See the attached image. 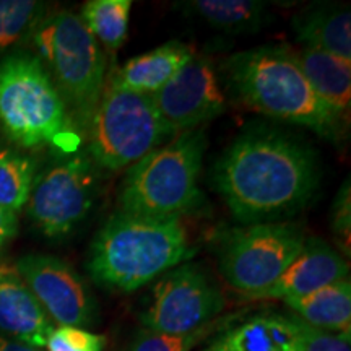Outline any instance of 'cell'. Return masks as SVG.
<instances>
[{
	"label": "cell",
	"mask_w": 351,
	"mask_h": 351,
	"mask_svg": "<svg viewBox=\"0 0 351 351\" xmlns=\"http://www.w3.org/2000/svg\"><path fill=\"white\" fill-rule=\"evenodd\" d=\"M130 10V0H88L78 16L99 46L116 51L127 38Z\"/></svg>",
	"instance_id": "cell-21"
},
{
	"label": "cell",
	"mask_w": 351,
	"mask_h": 351,
	"mask_svg": "<svg viewBox=\"0 0 351 351\" xmlns=\"http://www.w3.org/2000/svg\"><path fill=\"white\" fill-rule=\"evenodd\" d=\"M36 161L25 153L0 150V207L19 213L28 204L36 182Z\"/></svg>",
	"instance_id": "cell-22"
},
{
	"label": "cell",
	"mask_w": 351,
	"mask_h": 351,
	"mask_svg": "<svg viewBox=\"0 0 351 351\" xmlns=\"http://www.w3.org/2000/svg\"><path fill=\"white\" fill-rule=\"evenodd\" d=\"M298 324H300L298 351H351L350 332L333 333L319 330V328L307 326L300 319H298Z\"/></svg>",
	"instance_id": "cell-26"
},
{
	"label": "cell",
	"mask_w": 351,
	"mask_h": 351,
	"mask_svg": "<svg viewBox=\"0 0 351 351\" xmlns=\"http://www.w3.org/2000/svg\"><path fill=\"white\" fill-rule=\"evenodd\" d=\"M215 328H217V320L207 324L199 330L184 333V335L153 332L143 328V330L135 333L125 351H192L200 341L212 335Z\"/></svg>",
	"instance_id": "cell-24"
},
{
	"label": "cell",
	"mask_w": 351,
	"mask_h": 351,
	"mask_svg": "<svg viewBox=\"0 0 351 351\" xmlns=\"http://www.w3.org/2000/svg\"><path fill=\"white\" fill-rule=\"evenodd\" d=\"M26 287L57 326L93 327L98 302L83 276L62 258L29 254L15 265Z\"/></svg>",
	"instance_id": "cell-11"
},
{
	"label": "cell",
	"mask_w": 351,
	"mask_h": 351,
	"mask_svg": "<svg viewBox=\"0 0 351 351\" xmlns=\"http://www.w3.org/2000/svg\"><path fill=\"white\" fill-rule=\"evenodd\" d=\"M46 5L36 0H0V56L19 44L28 43Z\"/></svg>",
	"instance_id": "cell-23"
},
{
	"label": "cell",
	"mask_w": 351,
	"mask_h": 351,
	"mask_svg": "<svg viewBox=\"0 0 351 351\" xmlns=\"http://www.w3.org/2000/svg\"><path fill=\"white\" fill-rule=\"evenodd\" d=\"M0 125L21 148L78 143L67 104L41 60L13 52L0 62Z\"/></svg>",
	"instance_id": "cell-6"
},
{
	"label": "cell",
	"mask_w": 351,
	"mask_h": 351,
	"mask_svg": "<svg viewBox=\"0 0 351 351\" xmlns=\"http://www.w3.org/2000/svg\"><path fill=\"white\" fill-rule=\"evenodd\" d=\"M152 98L171 138L200 129L226 109V96L213 64L195 54Z\"/></svg>",
	"instance_id": "cell-12"
},
{
	"label": "cell",
	"mask_w": 351,
	"mask_h": 351,
	"mask_svg": "<svg viewBox=\"0 0 351 351\" xmlns=\"http://www.w3.org/2000/svg\"><path fill=\"white\" fill-rule=\"evenodd\" d=\"M88 155L99 169L132 168L171 138L152 96L106 80L88 125Z\"/></svg>",
	"instance_id": "cell-7"
},
{
	"label": "cell",
	"mask_w": 351,
	"mask_h": 351,
	"mask_svg": "<svg viewBox=\"0 0 351 351\" xmlns=\"http://www.w3.org/2000/svg\"><path fill=\"white\" fill-rule=\"evenodd\" d=\"M350 265L330 244L319 238H306L300 256L257 300H293L341 280H348Z\"/></svg>",
	"instance_id": "cell-13"
},
{
	"label": "cell",
	"mask_w": 351,
	"mask_h": 351,
	"mask_svg": "<svg viewBox=\"0 0 351 351\" xmlns=\"http://www.w3.org/2000/svg\"><path fill=\"white\" fill-rule=\"evenodd\" d=\"M293 54L319 98L348 124L351 111V60L307 46L293 49Z\"/></svg>",
	"instance_id": "cell-18"
},
{
	"label": "cell",
	"mask_w": 351,
	"mask_h": 351,
	"mask_svg": "<svg viewBox=\"0 0 351 351\" xmlns=\"http://www.w3.org/2000/svg\"><path fill=\"white\" fill-rule=\"evenodd\" d=\"M301 46L351 60V12L345 3H314L291 20Z\"/></svg>",
	"instance_id": "cell-17"
},
{
	"label": "cell",
	"mask_w": 351,
	"mask_h": 351,
	"mask_svg": "<svg viewBox=\"0 0 351 351\" xmlns=\"http://www.w3.org/2000/svg\"><path fill=\"white\" fill-rule=\"evenodd\" d=\"M54 327L15 267H0V330L13 340L44 348Z\"/></svg>",
	"instance_id": "cell-14"
},
{
	"label": "cell",
	"mask_w": 351,
	"mask_h": 351,
	"mask_svg": "<svg viewBox=\"0 0 351 351\" xmlns=\"http://www.w3.org/2000/svg\"><path fill=\"white\" fill-rule=\"evenodd\" d=\"M207 137L202 129L169 138L129 168L119 210L148 218H181L202 205L199 179Z\"/></svg>",
	"instance_id": "cell-5"
},
{
	"label": "cell",
	"mask_w": 351,
	"mask_h": 351,
	"mask_svg": "<svg viewBox=\"0 0 351 351\" xmlns=\"http://www.w3.org/2000/svg\"><path fill=\"white\" fill-rule=\"evenodd\" d=\"M99 192V168L86 153L52 166L34 182L28 215L47 238H62L88 217Z\"/></svg>",
	"instance_id": "cell-9"
},
{
	"label": "cell",
	"mask_w": 351,
	"mask_h": 351,
	"mask_svg": "<svg viewBox=\"0 0 351 351\" xmlns=\"http://www.w3.org/2000/svg\"><path fill=\"white\" fill-rule=\"evenodd\" d=\"M194 57L191 46L181 41H169L132 57L124 67L112 73L109 80L135 93L153 96Z\"/></svg>",
	"instance_id": "cell-16"
},
{
	"label": "cell",
	"mask_w": 351,
	"mask_h": 351,
	"mask_svg": "<svg viewBox=\"0 0 351 351\" xmlns=\"http://www.w3.org/2000/svg\"><path fill=\"white\" fill-rule=\"evenodd\" d=\"M306 238L304 230L291 221L234 228L219 239V274L234 291L257 300L300 256Z\"/></svg>",
	"instance_id": "cell-8"
},
{
	"label": "cell",
	"mask_w": 351,
	"mask_h": 351,
	"mask_svg": "<svg viewBox=\"0 0 351 351\" xmlns=\"http://www.w3.org/2000/svg\"><path fill=\"white\" fill-rule=\"evenodd\" d=\"M28 43L67 104L70 119L88 130L108 80L103 47L69 10L46 13Z\"/></svg>",
	"instance_id": "cell-4"
},
{
	"label": "cell",
	"mask_w": 351,
	"mask_h": 351,
	"mask_svg": "<svg viewBox=\"0 0 351 351\" xmlns=\"http://www.w3.org/2000/svg\"><path fill=\"white\" fill-rule=\"evenodd\" d=\"M332 231L335 238L339 239L341 251L346 256L350 254L351 244V191L350 178L340 187L339 194L335 197L332 207Z\"/></svg>",
	"instance_id": "cell-27"
},
{
	"label": "cell",
	"mask_w": 351,
	"mask_h": 351,
	"mask_svg": "<svg viewBox=\"0 0 351 351\" xmlns=\"http://www.w3.org/2000/svg\"><path fill=\"white\" fill-rule=\"evenodd\" d=\"M19 231V218L15 213L0 207V249L10 243Z\"/></svg>",
	"instance_id": "cell-28"
},
{
	"label": "cell",
	"mask_w": 351,
	"mask_h": 351,
	"mask_svg": "<svg viewBox=\"0 0 351 351\" xmlns=\"http://www.w3.org/2000/svg\"><path fill=\"white\" fill-rule=\"evenodd\" d=\"M283 302L307 326L333 333L351 332L350 278Z\"/></svg>",
	"instance_id": "cell-19"
},
{
	"label": "cell",
	"mask_w": 351,
	"mask_h": 351,
	"mask_svg": "<svg viewBox=\"0 0 351 351\" xmlns=\"http://www.w3.org/2000/svg\"><path fill=\"white\" fill-rule=\"evenodd\" d=\"M0 351H44L43 348L26 345L23 341L13 340L10 337H0Z\"/></svg>",
	"instance_id": "cell-29"
},
{
	"label": "cell",
	"mask_w": 351,
	"mask_h": 351,
	"mask_svg": "<svg viewBox=\"0 0 351 351\" xmlns=\"http://www.w3.org/2000/svg\"><path fill=\"white\" fill-rule=\"evenodd\" d=\"M178 7L228 34L256 33L270 19L269 3L258 0H189Z\"/></svg>",
	"instance_id": "cell-20"
},
{
	"label": "cell",
	"mask_w": 351,
	"mask_h": 351,
	"mask_svg": "<svg viewBox=\"0 0 351 351\" xmlns=\"http://www.w3.org/2000/svg\"><path fill=\"white\" fill-rule=\"evenodd\" d=\"M225 73L234 95L254 111L307 127L328 140L343 135L346 122L313 90L291 47L238 52L225 62Z\"/></svg>",
	"instance_id": "cell-3"
},
{
	"label": "cell",
	"mask_w": 351,
	"mask_h": 351,
	"mask_svg": "<svg viewBox=\"0 0 351 351\" xmlns=\"http://www.w3.org/2000/svg\"><path fill=\"white\" fill-rule=\"evenodd\" d=\"M298 343L295 315L262 313L226 328L202 351H298Z\"/></svg>",
	"instance_id": "cell-15"
},
{
	"label": "cell",
	"mask_w": 351,
	"mask_h": 351,
	"mask_svg": "<svg viewBox=\"0 0 351 351\" xmlns=\"http://www.w3.org/2000/svg\"><path fill=\"white\" fill-rule=\"evenodd\" d=\"M46 351H104L106 337L88 328L57 326L47 337Z\"/></svg>",
	"instance_id": "cell-25"
},
{
	"label": "cell",
	"mask_w": 351,
	"mask_h": 351,
	"mask_svg": "<svg viewBox=\"0 0 351 351\" xmlns=\"http://www.w3.org/2000/svg\"><path fill=\"white\" fill-rule=\"evenodd\" d=\"M181 218H148L117 212L90 247L86 269L103 288L132 293L192 257Z\"/></svg>",
	"instance_id": "cell-2"
},
{
	"label": "cell",
	"mask_w": 351,
	"mask_h": 351,
	"mask_svg": "<svg viewBox=\"0 0 351 351\" xmlns=\"http://www.w3.org/2000/svg\"><path fill=\"white\" fill-rule=\"evenodd\" d=\"M319 181L311 148L274 129L244 132L213 169L215 189L244 225L296 213L313 199Z\"/></svg>",
	"instance_id": "cell-1"
},
{
	"label": "cell",
	"mask_w": 351,
	"mask_h": 351,
	"mask_svg": "<svg viewBox=\"0 0 351 351\" xmlns=\"http://www.w3.org/2000/svg\"><path fill=\"white\" fill-rule=\"evenodd\" d=\"M226 300L212 276L197 263L184 262L160 276L143 311V328L184 335L217 320Z\"/></svg>",
	"instance_id": "cell-10"
}]
</instances>
